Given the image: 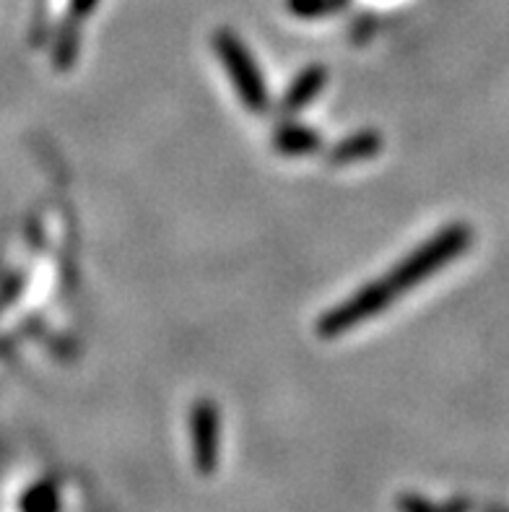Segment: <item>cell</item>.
Here are the masks:
<instances>
[{
    "instance_id": "6da1fadb",
    "label": "cell",
    "mask_w": 509,
    "mask_h": 512,
    "mask_svg": "<svg viewBox=\"0 0 509 512\" xmlns=\"http://www.w3.org/2000/svg\"><path fill=\"white\" fill-rule=\"evenodd\" d=\"M473 245V227L465 224V221H452L447 227L439 229L437 234H432L424 245H419L416 250L400 260L398 266L387 271L385 279H377L374 286L380 289L382 297L393 305L395 299L403 297L406 292H411L413 286H421L424 281H429L434 273H439L442 268H447L452 260H458L460 255H465Z\"/></svg>"
},
{
    "instance_id": "7a4b0ae2",
    "label": "cell",
    "mask_w": 509,
    "mask_h": 512,
    "mask_svg": "<svg viewBox=\"0 0 509 512\" xmlns=\"http://www.w3.org/2000/svg\"><path fill=\"white\" fill-rule=\"evenodd\" d=\"M213 50L219 55L226 76L234 84V91L245 104V110L252 115H263L268 110V89H265V78L258 68V60L252 58L245 42L229 29H221L213 37Z\"/></svg>"
},
{
    "instance_id": "3957f363",
    "label": "cell",
    "mask_w": 509,
    "mask_h": 512,
    "mask_svg": "<svg viewBox=\"0 0 509 512\" xmlns=\"http://www.w3.org/2000/svg\"><path fill=\"white\" fill-rule=\"evenodd\" d=\"M190 437H193V463L200 476L216 474L221 455V414L219 406L200 398L190 409Z\"/></svg>"
},
{
    "instance_id": "277c9868",
    "label": "cell",
    "mask_w": 509,
    "mask_h": 512,
    "mask_svg": "<svg viewBox=\"0 0 509 512\" xmlns=\"http://www.w3.org/2000/svg\"><path fill=\"white\" fill-rule=\"evenodd\" d=\"M325 84H328V71H325L323 65H307V68L291 81L289 89H286L284 99H281V110H284L286 115L302 112L307 104L315 102V99L323 94Z\"/></svg>"
},
{
    "instance_id": "5b68a950",
    "label": "cell",
    "mask_w": 509,
    "mask_h": 512,
    "mask_svg": "<svg viewBox=\"0 0 509 512\" xmlns=\"http://www.w3.org/2000/svg\"><path fill=\"white\" fill-rule=\"evenodd\" d=\"M382 149V136L377 130H359V133H351L343 141H338L333 149L328 151V164H336V167H346V164L364 162V159H372V156L380 154Z\"/></svg>"
},
{
    "instance_id": "8992f818",
    "label": "cell",
    "mask_w": 509,
    "mask_h": 512,
    "mask_svg": "<svg viewBox=\"0 0 509 512\" xmlns=\"http://www.w3.org/2000/svg\"><path fill=\"white\" fill-rule=\"evenodd\" d=\"M273 146H276L278 154L284 156H310L323 149V136L307 125L286 123L276 130Z\"/></svg>"
},
{
    "instance_id": "52a82bcc",
    "label": "cell",
    "mask_w": 509,
    "mask_h": 512,
    "mask_svg": "<svg viewBox=\"0 0 509 512\" xmlns=\"http://www.w3.org/2000/svg\"><path fill=\"white\" fill-rule=\"evenodd\" d=\"M21 512H60V487L52 479H42L21 494Z\"/></svg>"
},
{
    "instance_id": "ba28073f",
    "label": "cell",
    "mask_w": 509,
    "mask_h": 512,
    "mask_svg": "<svg viewBox=\"0 0 509 512\" xmlns=\"http://www.w3.org/2000/svg\"><path fill=\"white\" fill-rule=\"evenodd\" d=\"M395 507L400 512H473V502L465 500V497H455V500L434 505L432 500H426L421 494H400L395 500Z\"/></svg>"
},
{
    "instance_id": "9c48e42d",
    "label": "cell",
    "mask_w": 509,
    "mask_h": 512,
    "mask_svg": "<svg viewBox=\"0 0 509 512\" xmlns=\"http://www.w3.org/2000/svg\"><path fill=\"white\" fill-rule=\"evenodd\" d=\"M78 42H81L78 21L68 19V24L60 29L55 50H52V60H55V68H58V71H71L73 63H76L78 58Z\"/></svg>"
},
{
    "instance_id": "30bf717a",
    "label": "cell",
    "mask_w": 509,
    "mask_h": 512,
    "mask_svg": "<svg viewBox=\"0 0 509 512\" xmlns=\"http://www.w3.org/2000/svg\"><path fill=\"white\" fill-rule=\"evenodd\" d=\"M99 0H71V19L73 21H84L89 19L91 13L97 11Z\"/></svg>"
},
{
    "instance_id": "8fae6325",
    "label": "cell",
    "mask_w": 509,
    "mask_h": 512,
    "mask_svg": "<svg viewBox=\"0 0 509 512\" xmlns=\"http://www.w3.org/2000/svg\"><path fill=\"white\" fill-rule=\"evenodd\" d=\"M491 512H509V510H491Z\"/></svg>"
}]
</instances>
